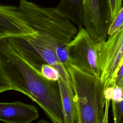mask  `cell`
Returning a JSON list of instances; mask_svg holds the SVG:
<instances>
[{"label": "cell", "instance_id": "14", "mask_svg": "<svg viewBox=\"0 0 123 123\" xmlns=\"http://www.w3.org/2000/svg\"><path fill=\"white\" fill-rule=\"evenodd\" d=\"M114 123H123V96L119 102L111 101Z\"/></svg>", "mask_w": 123, "mask_h": 123}, {"label": "cell", "instance_id": "1", "mask_svg": "<svg viewBox=\"0 0 123 123\" xmlns=\"http://www.w3.org/2000/svg\"><path fill=\"white\" fill-rule=\"evenodd\" d=\"M0 66L13 90L29 97L44 111L52 123H63L58 82L48 80L17 52L9 37L0 39Z\"/></svg>", "mask_w": 123, "mask_h": 123}, {"label": "cell", "instance_id": "3", "mask_svg": "<svg viewBox=\"0 0 123 123\" xmlns=\"http://www.w3.org/2000/svg\"><path fill=\"white\" fill-rule=\"evenodd\" d=\"M19 9L36 32L48 35L67 44L76 35L77 27L56 7H45L27 0H19Z\"/></svg>", "mask_w": 123, "mask_h": 123}, {"label": "cell", "instance_id": "10", "mask_svg": "<svg viewBox=\"0 0 123 123\" xmlns=\"http://www.w3.org/2000/svg\"><path fill=\"white\" fill-rule=\"evenodd\" d=\"M63 115V123H79L74 94L65 83L59 77L58 80Z\"/></svg>", "mask_w": 123, "mask_h": 123}, {"label": "cell", "instance_id": "15", "mask_svg": "<svg viewBox=\"0 0 123 123\" xmlns=\"http://www.w3.org/2000/svg\"><path fill=\"white\" fill-rule=\"evenodd\" d=\"M123 26V6L119 10L112 21H111L108 31L109 36L121 28Z\"/></svg>", "mask_w": 123, "mask_h": 123}, {"label": "cell", "instance_id": "13", "mask_svg": "<svg viewBox=\"0 0 123 123\" xmlns=\"http://www.w3.org/2000/svg\"><path fill=\"white\" fill-rule=\"evenodd\" d=\"M40 73L45 78L53 82H57L60 77L58 71L47 63L41 66Z\"/></svg>", "mask_w": 123, "mask_h": 123}, {"label": "cell", "instance_id": "4", "mask_svg": "<svg viewBox=\"0 0 123 123\" xmlns=\"http://www.w3.org/2000/svg\"><path fill=\"white\" fill-rule=\"evenodd\" d=\"M70 63L83 72L100 78L97 44L83 27H79L75 37L66 44Z\"/></svg>", "mask_w": 123, "mask_h": 123}, {"label": "cell", "instance_id": "9", "mask_svg": "<svg viewBox=\"0 0 123 123\" xmlns=\"http://www.w3.org/2000/svg\"><path fill=\"white\" fill-rule=\"evenodd\" d=\"M38 117L34 105L20 101L0 102V121L4 123H32Z\"/></svg>", "mask_w": 123, "mask_h": 123}, {"label": "cell", "instance_id": "2", "mask_svg": "<svg viewBox=\"0 0 123 123\" xmlns=\"http://www.w3.org/2000/svg\"><path fill=\"white\" fill-rule=\"evenodd\" d=\"M74 91L79 123H109L111 98L105 96L100 78L71 64L68 68Z\"/></svg>", "mask_w": 123, "mask_h": 123}, {"label": "cell", "instance_id": "5", "mask_svg": "<svg viewBox=\"0 0 123 123\" xmlns=\"http://www.w3.org/2000/svg\"><path fill=\"white\" fill-rule=\"evenodd\" d=\"M100 79L105 88L111 87L115 76L123 63V26L108 36L103 42L97 44Z\"/></svg>", "mask_w": 123, "mask_h": 123}, {"label": "cell", "instance_id": "12", "mask_svg": "<svg viewBox=\"0 0 123 123\" xmlns=\"http://www.w3.org/2000/svg\"><path fill=\"white\" fill-rule=\"evenodd\" d=\"M39 33L43 39L52 49L59 59L68 70V68L71 63L66 48V44L60 42L48 35L42 33Z\"/></svg>", "mask_w": 123, "mask_h": 123}, {"label": "cell", "instance_id": "11", "mask_svg": "<svg viewBox=\"0 0 123 123\" xmlns=\"http://www.w3.org/2000/svg\"><path fill=\"white\" fill-rule=\"evenodd\" d=\"M58 10L78 27L84 25L83 0H61Z\"/></svg>", "mask_w": 123, "mask_h": 123}, {"label": "cell", "instance_id": "7", "mask_svg": "<svg viewBox=\"0 0 123 123\" xmlns=\"http://www.w3.org/2000/svg\"><path fill=\"white\" fill-rule=\"evenodd\" d=\"M36 31L18 7L0 4V39L11 37H27Z\"/></svg>", "mask_w": 123, "mask_h": 123}, {"label": "cell", "instance_id": "6", "mask_svg": "<svg viewBox=\"0 0 123 123\" xmlns=\"http://www.w3.org/2000/svg\"><path fill=\"white\" fill-rule=\"evenodd\" d=\"M84 25L96 44L104 41L111 22L104 0H83Z\"/></svg>", "mask_w": 123, "mask_h": 123}, {"label": "cell", "instance_id": "16", "mask_svg": "<svg viewBox=\"0 0 123 123\" xmlns=\"http://www.w3.org/2000/svg\"><path fill=\"white\" fill-rule=\"evenodd\" d=\"M123 0H104L111 21L122 6Z\"/></svg>", "mask_w": 123, "mask_h": 123}, {"label": "cell", "instance_id": "18", "mask_svg": "<svg viewBox=\"0 0 123 123\" xmlns=\"http://www.w3.org/2000/svg\"><path fill=\"white\" fill-rule=\"evenodd\" d=\"M117 86L123 89V63L118 70L114 79L112 86Z\"/></svg>", "mask_w": 123, "mask_h": 123}, {"label": "cell", "instance_id": "8", "mask_svg": "<svg viewBox=\"0 0 123 123\" xmlns=\"http://www.w3.org/2000/svg\"><path fill=\"white\" fill-rule=\"evenodd\" d=\"M27 39L45 62L58 71L60 77L62 79L69 89L74 94L72 82L68 70L40 34L36 32L33 35L27 36Z\"/></svg>", "mask_w": 123, "mask_h": 123}, {"label": "cell", "instance_id": "19", "mask_svg": "<svg viewBox=\"0 0 123 123\" xmlns=\"http://www.w3.org/2000/svg\"><path fill=\"white\" fill-rule=\"evenodd\" d=\"M38 123H50L45 119H41L38 122Z\"/></svg>", "mask_w": 123, "mask_h": 123}, {"label": "cell", "instance_id": "17", "mask_svg": "<svg viewBox=\"0 0 123 123\" xmlns=\"http://www.w3.org/2000/svg\"><path fill=\"white\" fill-rule=\"evenodd\" d=\"M11 90H13L12 86L0 66V93Z\"/></svg>", "mask_w": 123, "mask_h": 123}]
</instances>
